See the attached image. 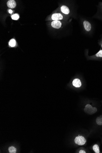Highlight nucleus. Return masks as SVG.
I'll list each match as a JSON object with an SVG mask.
<instances>
[{
  "label": "nucleus",
  "mask_w": 102,
  "mask_h": 153,
  "mask_svg": "<svg viewBox=\"0 0 102 153\" xmlns=\"http://www.w3.org/2000/svg\"><path fill=\"white\" fill-rule=\"evenodd\" d=\"M84 111L86 114L89 115H93L95 114L97 111V108L93 107L90 104H87L85 106Z\"/></svg>",
  "instance_id": "3"
},
{
  "label": "nucleus",
  "mask_w": 102,
  "mask_h": 153,
  "mask_svg": "<svg viewBox=\"0 0 102 153\" xmlns=\"http://www.w3.org/2000/svg\"><path fill=\"white\" fill-rule=\"evenodd\" d=\"M19 18V16L18 14H15L11 16L12 19L14 20H18Z\"/></svg>",
  "instance_id": "15"
},
{
  "label": "nucleus",
  "mask_w": 102,
  "mask_h": 153,
  "mask_svg": "<svg viewBox=\"0 0 102 153\" xmlns=\"http://www.w3.org/2000/svg\"><path fill=\"white\" fill-rule=\"evenodd\" d=\"M88 53L89 50H86L85 51V55L87 60L98 61L102 60V49L101 48L100 50L94 55L90 56Z\"/></svg>",
  "instance_id": "1"
},
{
  "label": "nucleus",
  "mask_w": 102,
  "mask_h": 153,
  "mask_svg": "<svg viewBox=\"0 0 102 153\" xmlns=\"http://www.w3.org/2000/svg\"><path fill=\"white\" fill-rule=\"evenodd\" d=\"M82 79L80 76H76L72 81V86L76 88H80L82 85Z\"/></svg>",
  "instance_id": "4"
},
{
  "label": "nucleus",
  "mask_w": 102,
  "mask_h": 153,
  "mask_svg": "<svg viewBox=\"0 0 102 153\" xmlns=\"http://www.w3.org/2000/svg\"><path fill=\"white\" fill-rule=\"evenodd\" d=\"M62 25V23L60 21H54L51 23V25L54 29H59Z\"/></svg>",
  "instance_id": "8"
},
{
  "label": "nucleus",
  "mask_w": 102,
  "mask_h": 153,
  "mask_svg": "<svg viewBox=\"0 0 102 153\" xmlns=\"http://www.w3.org/2000/svg\"><path fill=\"white\" fill-rule=\"evenodd\" d=\"M74 141L76 144L80 146L83 145L86 142V139L83 137L81 136L76 137Z\"/></svg>",
  "instance_id": "7"
},
{
  "label": "nucleus",
  "mask_w": 102,
  "mask_h": 153,
  "mask_svg": "<svg viewBox=\"0 0 102 153\" xmlns=\"http://www.w3.org/2000/svg\"><path fill=\"white\" fill-rule=\"evenodd\" d=\"M7 5L9 8H14L16 7V3L14 0H10L7 2Z\"/></svg>",
  "instance_id": "10"
},
{
  "label": "nucleus",
  "mask_w": 102,
  "mask_h": 153,
  "mask_svg": "<svg viewBox=\"0 0 102 153\" xmlns=\"http://www.w3.org/2000/svg\"><path fill=\"white\" fill-rule=\"evenodd\" d=\"M8 150L10 153H16V149L13 146L10 147L8 149Z\"/></svg>",
  "instance_id": "14"
},
{
  "label": "nucleus",
  "mask_w": 102,
  "mask_h": 153,
  "mask_svg": "<svg viewBox=\"0 0 102 153\" xmlns=\"http://www.w3.org/2000/svg\"><path fill=\"white\" fill-rule=\"evenodd\" d=\"M83 28L85 32L89 34H92L93 30V25L89 21L82 19L81 21Z\"/></svg>",
  "instance_id": "2"
},
{
  "label": "nucleus",
  "mask_w": 102,
  "mask_h": 153,
  "mask_svg": "<svg viewBox=\"0 0 102 153\" xmlns=\"http://www.w3.org/2000/svg\"><path fill=\"white\" fill-rule=\"evenodd\" d=\"M63 15L61 13H54L51 16V19L54 21H60L64 19Z\"/></svg>",
  "instance_id": "6"
},
{
  "label": "nucleus",
  "mask_w": 102,
  "mask_h": 153,
  "mask_svg": "<svg viewBox=\"0 0 102 153\" xmlns=\"http://www.w3.org/2000/svg\"><path fill=\"white\" fill-rule=\"evenodd\" d=\"M61 12L64 14L68 15L70 13V10L69 8L66 6L63 5L60 7Z\"/></svg>",
  "instance_id": "9"
},
{
  "label": "nucleus",
  "mask_w": 102,
  "mask_h": 153,
  "mask_svg": "<svg viewBox=\"0 0 102 153\" xmlns=\"http://www.w3.org/2000/svg\"><path fill=\"white\" fill-rule=\"evenodd\" d=\"M16 45V41L15 39H11L9 42V45L11 47H14Z\"/></svg>",
  "instance_id": "13"
},
{
  "label": "nucleus",
  "mask_w": 102,
  "mask_h": 153,
  "mask_svg": "<svg viewBox=\"0 0 102 153\" xmlns=\"http://www.w3.org/2000/svg\"><path fill=\"white\" fill-rule=\"evenodd\" d=\"M98 10L96 14L93 18L102 20V3L100 2L97 6Z\"/></svg>",
  "instance_id": "5"
},
{
  "label": "nucleus",
  "mask_w": 102,
  "mask_h": 153,
  "mask_svg": "<svg viewBox=\"0 0 102 153\" xmlns=\"http://www.w3.org/2000/svg\"><path fill=\"white\" fill-rule=\"evenodd\" d=\"M79 153H86V152L83 150H81L79 152Z\"/></svg>",
  "instance_id": "17"
},
{
  "label": "nucleus",
  "mask_w": 102,
  "mask_h": 153,
  "mask_svg": "<svg viewBox=\"0 0 102 153\" xmlns=\"http://www.w3.org/2000/svg\"></svg>",
  "instance_id": "19"
},
{
  "label": "nucleus",
  "mask_w": 102,
  "mask_h": 153,
  "mask_svg": "<svg viewBox=\"0 0 102 153\" xmlns=\"http://www.w3.org/2000/svg\"><path fill=\"white\" fill-rule=\"evenodd\" d=\"M9 13H12L13 12V11H12L11 10H9Z\"/></svg>",
  "instance_id": "18"
},
{
  "label": "nucleus",
  "mask_w": 102,
  "mask_h": 153,
  "mask_svg": "<svg viewBox=\"0 0 102 153\" xmlns=\"http://www.w3.org/2000/svg\"><path fill=\"white\" fill-rule=\"evenodd\" d=\"M96 123L98 126H102V115L97 117L96 120Z\"/></svg>",
  "instance_id": "11"
},
{
  "label": "nucleus",
  "mask_w": 102,
  "mask_h": 153,
  "mask_svg": "<svg viewBox=\"0 0 102 153\" xmlns=\"http://www.w3.org/2000/svg\"><path fill=\"white\" fill-rule=\"evenodd\" d=\"M93 149L95 153H100V150L99 146L98 144H96L93 146Z\"/></svg>",
  "instance_id": "12"
},
{
  "label": "nucleus",
  "mask_w": 102,
  "mask_h": 153,
  "mask_svg": "<svg viewBox=\"0 0 102 153\" xmlns=\"http://www.w3.org/2000/svg\"><path fill=\"white\" fill-rule=\"evenodd\" d=\"M98 44L99 46L101 47V48H102V37L98 41Z\"/></svg>",
  "instance_id": "16"
}]
</instances>
